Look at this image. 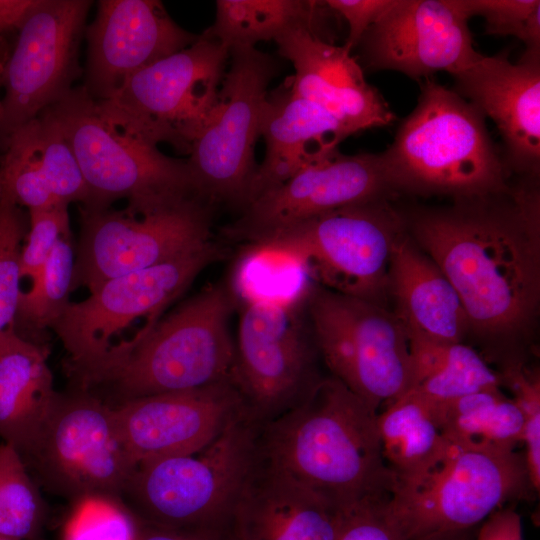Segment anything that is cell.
<instances>
[{
    "mask_svg": "<svg viewBox=\"0 0 540 540\" xmlns=\"http://www.w3.org/2000/svg\"><path fill=\"white\" fill-rule=\"evenodd\" d=\"M382 455L397 484L420 479L453 450L428 404L407 391L377 413Z\"/></svg>",
    "mask_w": 540,
    "mask_h": 540,
    "instance_id": "cell-28",
    "label": "cell"
},
{
    "mask_svg": "<svg viewBox=\"0 0 540 540\" xmlns=\"http://www.w3.org/2000/svg\"><path fill=\"white\" fill-rule=\"evenodd\" d=\"M388 293L406 333L441 342H463L470 324L444 273L409 236L396 241L388 272Z\"/></svg>",
    "mask_w": 540,
    "mask_h": 540,
    "instance_id": "cell-26",
    "label": "cell"
},
{
    "mask_svg": "<svg viewBox=\"0 0 540 540\" xmlns=\"http://www.w3.org/2000/svg\"><path fill=\"white\" fill-rule=\"evenodd\" d=\"M86 92L111 97L133 74L196 41L157 0H101L86 26Z\"/></svg>",
    "mask_w": 540,
    "mask_h": 540,
    "instance_id": "cell-20",
    "label": "cell"
},
{
    "mask_svg": "<svg viewBox=\"0 0 540 540\" xmlns=\"http://www.w3.org/2000/svg\"><path fill=\"white\" fill-rule=\"evenodd\" d=\"M348 511L260 457L232 510L227 534L231 540H337Z\"/></svg>",
    "mask_w": 540,
    "mask_h": 540,
    "instance_id": "cell-23",
    "label": "cell"
},
{
    "mask_svg": "<svg viewBox=\"0 0 540 540\" xmlns=\"http://www.w3.org/2000/svg\"><path fill=\"white\" fill-rule=\"evenodd\" d=\"M75 245L72 233L63 236L28 290H22L14 322L21 337L33 341L36 333L52 328L72 292ZM34 342V341H33Z\"/></svg>",
    "mask_w": 540,
    "mask_h": 540,
    "instance_id": "cell-32",
    "label": "cell"
},
{
    "mask_svg": "<svg viewBox=\"0 0 540 540\" xmlns=\"http://www.w3.org/2000/svg\"><path fill=\"white\" fill-rule=\"evenodd\" d=\"M534 492L523 453L454 449L420 479L396 485L389 507L407 540L478 528Z\"/></svg>",
    "mask_w": 540,
    "mask_h": 540,
    "instance_id": "cell-10",
    "label": "cell"
},
{
    "mask_svg": "<svg viewBox=\"0 0 540 540\" xmlns=\"http://www.w3.org/2000/svg\"><path fill=\"white\" fill-rule=\"evenodd\" d=\"M40 115L59 130L86 183L87 210L120 199L134 214H147L200 197L187 159L162 153L106 120L83 86L74 87Z\"/></svg>",
    "mask_w": 540,
    "mask_h": 540,
    "instance_id": "cell-6",
    "label": "cell"
},
{
    "mask_svg": "<svg viewBox=\"0 0 540 540\" xmlns=\"http://www.w3.org/2000/svg\"><path fill=\"white\" fill-rule=\"evenodd\" d=\"M476 529L444 533L423 540H474Z\"/></svg>",
    "mask_w": 540,
    "mask_h": 540,
    "instance_id": "cell-44",
    "label": "cell"
},
{
    "mask_svg": "<svg viewBox=\"0 0 540 540\" xmlns=\"http://www.w3.org/2000/svg\"><path fill=\"white\" fill-rule=\"evenodd\" d=\"M394 195L379 153L346 155L335 149L258 196L224 232L250 244L311 218Z\"/></svg>",
    "mask_w": 540,
    "mask_h": 540,
    "instance_id": "cell-17",
    "label": "cell"
},
{
    "mask_svg": "<svg viewBox=\"0 0 540 540\" xmlns=\"http://www.w3.org/2000/svg\"><path fill=\"white\" fill-rule=\"evenodd\" d=\"M0 540H11V539L0 536Z\"/></svg>",
    "mask_w": 540,
    "mask_h": 540,
    "instance_id": "cell-46",
    "label": "cell"
},
{
    "mask_svg": "<svg viewBox=\"0 0 540 540\" xmlns=\"http://www.w3.org/2000/svg\"><path fill=\"white\" fill-rule=\"evenodd\" d=\"M139 520L138 540H231L227 533L177 529Z\"/></svg>",
    "mask_w": 540,
    "mask_h": 540,
    "instance_id": "cell-42",
    "label": "cell"
},
{
    "mask_svg": "<svg viewBox=\"0 0 540 540\" xmlns=\"http://www.w3.org/2000/svg\"><path fill=\"white\" fill-rule=\"evenodd\" d=\"M260 136L265 140V158L258 165L247 205L307 164L338 149L350 134L327 111L293 94L287 86L268 93Z\"/></svg>",
    "mask_w": 540,
    "mask_h": 540,
    "instance_id": "cell-25",
    "label": "cell"
},
{
    "mask_svg": "<svg viewBox=\"0 0 540 540\" xmlns=\"http://www.w3.org/2000/svg\"><path fill=\"white\" fill-rule=\"evenodd\" d=\"M402 214L409 236L456 290L470 331L505 341L528 330L540 299V196L534 184Z\"/></svg>",
    "mask_w": 540,
    "mask_h": 540,
    "instance_id": "cell-1",
    "label": "cell"
},
{
    "mask_svg": "<svg viewBox=\"0 0 540 540\" xmlns=\"http://www.w3.org/2000/svg\"><path fill=\"white\" fill-rule=\"evenodd\" d=\"M235 304L230 285L208 286L142 335L67 374L74 387L93 395L101 391L111 407L233 380L229 319Z\"/></svg>",
    "mask_w": 540,
    "mask_h": 540,
    "instance_id": "cell-3",
    "label": "cell"
},
{
    "mask_svg": "<svg viewBox=\"0 0 540 540\" xmlns=\"http://www.w3.org/2000/svg\"><path fill=\"white\" fill-rule=\"evenodd\" d=\"M29 213L0 194V333L14 327L21 292V254Z\"/></svg>",
    "mask_w": 540,
    "mask_h": 540,
    "instance_id": "cell-35",
    "label": "cell"
},
{
    "mask_svg": "<svg viewBox=\"0 0 540 540\" xmlns=\"http://www.w3.org/2000/svg\"><path fill=\"white\" fill-rule=\"evenodd\" d=\"M394 0H326L325 4L348 25L345 48L352 51L368 29L392 6Z\"/></svg>",
    "mask_w": 540,
    "mask_h": 540,
    "instance_id": "cell-40",
    "label": "cell"
},
{
    "mask_svg": "<svg viewBox=\"0 0 540 540\" xmlns=\"http://www.w3.org/2000/svg\"><path fill=\"white\" fill-rule=\"evenodd\" d=\"M140 520L120 497L90 495L73 500L62 540H138Z\"/></svg>",
    "mask_w": 540,
    "mask_h": 540,
    "instance_id": "cell-34",
    "label": "cell"
},
{
    "mask_svg": "<svg viewBox=\"0 0 540 540\" xmlns=\"http://www.w3.org/2000/svg\"><path fill=\"white\" fill-rule=\"evenodd\" d=\"M89 0H37L6 61L0 147L16 128L67 95L79 78Z\"/></svg>",
    "mask_w": 540,
    "mask_h": 540,
    "instance_id": "cell-16",
    "label": "cell"
},
{
    "mask_svg": "<svg viewBox=\"0 0 540 540\" xmlns=\"http://www.w3.org/2000/svg\"><path fill=\"white\" fill-rule=\"evenodd\" d=\"M501 385L512 392V400L523 417L524 459L535 492L540 488V380L539 374L520 361H509L498 373Z\"/></svg>",
    "mask_w": 540,
    "mask_h": 540,
    "instance_id": "cell-36",
    "label": "cell"
},
{
    "mask_svg": "<svg viewBox=\"0 0 540 540\" xmlns=\"http://www.w3.org/2000/svg\"><path fill=\"white\" fill-rule=\"evenodd\" d=\"M411 385L429 403L448 402L469 394L501 390L499 374L463 342H441L407 334Z\"/></svg>",
    "mask_w": 540,
    "mask_h": 540,
    "instance_id": "cell-29",
    "label": "cell"
},
{
    "mask_svg": "<svg viewBox=\"0 0 540 540\" xmlns=\"http://www.w3.org/2000/svg\"><path fill=\"white\" fill-rule=\"evenodd\" d=\"M214 205L195 197L147 214L80 207L72 291L174 258L211 240Z\"/></svg>",
    "mask_w": 540,
    "mask_h": 540,
    "instance_id": "cell-14",
    "label": "cell"
},
{
    "mask_svg": "<svg viewBox=\"0 0 540 540\" xmlns=\"http://www.w3.org/2000/svg\"><path fill=\"white\" fill-rule=\"evenodd\" d=\"M24 461L40 483L72 501L90 495L123 499L137 466L119 432L114 408L76 387L58 392Z\"/></svg>",
    "mask_w": 540,
    "mask_h": 540,
    "instance_id": "cell-12",
    "label": "cell"
},
{
    "mask_svg": "<svg viewBox=\"0 0 540 540\" xmlns=\"http://www.w3.org/2000/svg\"><path fill=\"white\" fill-rule=\"evenodd\" d=\"M474 540H523L519 513L512 506L499 509L477 528Z\"/></svg>",
    "mask_w": 540,
    "mask_h": 540,
    "instance_id": "cell-41",
    "label": "cell"
},
{
    "mask_svg": "<svg viewBox=\"0 0 540 540\" xmlns=\"http://www.w3.org/2000/svg\"><path fill=\"white\" fill-rule=\"evenodd\" d=\"M425 402L454 449L510 452L523 443L522 413L501 390L477 392L443 403Z\"/></svg>",
    "mask_w": 540,
    "mask_h": 540,
    "instance_id": "cell-30",
    "label": "cell"
},
{
    "mask_svg": "<svg viewBox=\"0 0 540 540\" xmlns=\"http://www.w3.org/2000/svg\"><path fill=\"white\" fill-rule=\"evenodd\" d=\"M305 307L316 349L332 377L373 410L409 390V342L394 312L322 286L310 288Z\"/></svg>",
    "mask_w": 540,
    "mask_h": 540,
    "instance_id": "cell-9",
    "label": "cell"
},
{
    "mask_svg": "<svg viewBox=\"0 0 540 540\" xmlns=\"http://www.w3.org/2000/svg\"><path fill=\"white\" fill-rule=\"evenodd\" d=\"M228 59L227 47L203 32L130 76L108 99L94 100L106 120L130 135L189 154L215 109Z\"/></svg>",
    "mask_w": 540,
    "mask_h": 540,
    "instance_id": "cell-8",
    "label": "cell"
},
{
    "mask_svg": "<svg viewBox=\"0 0 540 540\" xmlns=\"http://www.w3.org/2000/svg\"><path fill=\"white\" fill-rule=\"evenodd\" d=\"M468 16L485 21V33L514 36L525 45V52L540 54L539 0H461Z\"/></svg>",
    "mask_w": 540,
    "mask_h": 540,
    "instance_id": "cell-37",
    "label": "cell"
},
{
    "mask_svg": "<svg viewBox=\"0 0 540 540\" xmlns=\"http://www.w3.org/2000/svg\"><path fill=\"white\" fill-rule=\"evenodd\" d=\"M220 255L210 240L167 261L107 280L86 299L70 302L52 326L68 353L66 369L99 359L139 320L152 327Z\"/></svg>",
    "mask_w": 540,
    "mask_h": 540,
    "instance_id": "cell-13",
    "label": "cell"
},
{
    "mask_svg": "<svg viewBox=\"0 0 540 540\" xmlns=\"http://www.w3.org/2000/svg\"><path fill=\"white\" fill-rule=\"evenodd\" d=\"M46 507L21 454L0 443V536L42 540Z\"/></svg>",
    "mask_w": 540,
    "mask_h": 540,
    "instance_id": "cell-33",
    "label": "cell"
},
{
    "mask_svg": "<svg viewBox=\"0 0 540 540\" xmlns=\"http://www.w3.org/2000/svg\"><path fill=\"white\" fill-rule=\"evenodd\" d=\"M37 0H0V38L17 33Z\"/></svg>",
    "mask_w": 540,
    "mask_h": 540,
    "instance_id": "cell-43",
    "label": "cell"
},
{
    "mask_svg": "<svg viewBox=\"0 0 540 540\" xmlns=\"http://www.w3.org/2000/svg\"><path fill=\"white\" fill-rule=\"evenodd\" d=\"M389 500H367L349 509L337 540H407Z\"/></svg>",
    "mask_w": 540,
    "mask_h": 540,
    "instance_id": "cell-39",
    "label": "cell"
},
{
    "mask_svg": "<svg viewBox=\"0 0 540 540\" xmlns=\"http://www.w3.org/2000/svg\"><path fill=\"white\" fill-rule=\"evenodd\" d=\"M67 204L29 210V229L21 254V281L36 279L58 241L71 233Z\"/></svg>",
    "mask_w": 540,
    "mask_h": 540,
    "instance_id": "cell-38",
    "label": "cell"
},
{
    "mask_svg": "<svg viewBox=\"0 0 540 540\" xmlns=\"http://www.w3.org/2000/svg\"><path fill=\"white\" fill-rule=\"evenodd\" d=\"M113 408L123 442L136 465L197 452L247 410L232 379L141 397Z\"/></svg>",
    "mask_w": 540,
    "mask_h": 540,
    "instance_id": "cell-19",
    "label": "cell"
},
{
    "mask_svg": "<svg viewBox=\"0 0 540 540\" xmlns=\"http://www.w3.org/2000/svg\"><path fill=\"white\" fill-rule=\"evenodd\" d=\"M229 60L215 109L194 139L187 161L202 198L242 211L258 168L255 145L278 64L256 47L232 48Z\"/></svg>",
    "mask_w": 540,
    "mask_h": 540,
    "instance_id": "cell-11",
    "label": "cell"
},
{
    "mask_svg": "<svg viewBox=\"0 0 540 540\" xmlns=\"http://www.w3.org/2000/svg\"><path fill=\"white\" fill-rule=\"evenodd\" d=\"M453 89L490 118L504 143L510 172L535 179L540 171V54L481 55L453 75Z\"/></svg>",
    "mask_w": 540,
    "mask_h": 540,
    "instance_id": "cell-21",
    "label": "cell"
},
{
    "mask_svg": "<svg viewBox=\"0 0 540 540\" xmlns=\"http://www.w3.org/2000/svg\"><path fill=\"white\" fill-rule=\"evenodd\" d=\"M307 294L243 305L233 382L260 424L295 406L320 379L302 318Z\"/></svg>",
    "mask_w": 540,
    "mask_h": 540,
    "instance_id": "cell-15",
    "label": "cell"
},
{
    "mask_svg": "<svg viewBox=\"0 0 540 540\" xmlns=\"http://www.w3.org/2000/svg\"><path fill=\"white\" fill-rule=\"evenodd\" d=\"M275 42L280 56L294 68L291 92L323 108L350 135L395 121L389 104L366 81L361 66L344 45L332 44L302 28L287 31Z\"/></svg>",
    "mask_w": 540,
    "mask_h": 540,
    "instance_id": "cell-22",
    "label": "cell"
},
{
    "mask_svg": "<svg viewBox=\"0 0 540 540\" xmlns=\"http://www.w3.org/2000/svg\"><path fill=\"white\" fill-rule=\"evenodd\" d=\"M48 347L0 333V437L25 459L35 446L58 392L48 366Z\"/></svg>",
    "mask_w": 540,
    "mask_h": 540,
    "instance_id": "cell-27",
    "label": "cell"
},
{
    "mask_svg": "<svg viewBox=\"0 0 540 540\" xmlns=\"http://www.w3.org/2000/svg\"><path fill=\"white\" fill-rule=\"evenodd\" d=\"M391 190L453 199L507 189L510 170L484 115L453 89L427 78L413 111L379 153Z\"/></svg>",
    "mask_w": 540,
    "mask_h": 540,
    "instance_id": "cell-4",
    "label": "cell"
},
{
    "mask_svg": "<svg viewBox=\"0 0 540 540\" xmlns=\"http://www.w3.org/2000/svg\"><path fill=\"white\" fill-rule=\"evenodd\" d=\"M1 149V148H0Z\"/></svg>",
    "mask_w": 540,
    "mask_h": 540,
    "instance_id": "cell-47",
    "label": "cell"
},
{
    "mask_svg": "<svg viewBox=\"0 0 540 540\" xmlns=\"http://www.w3.org/2000/svg\"><path fill=\"white\" fill-rule=\"evenodd\" d=\"M461 0H394L358 46L366 66L413 79L452 76L482 54L474 47Z\"/></svg>",
    "mask_w": 540,
    "mask_h": 540,
    "instance_id": "cell-18",
    "label": "cell"
},
{
    "mask_svg": "<svg viewBox=\"0 0 540 540\" xmlns=\"http://www.w3.org/2000/svg\"><path fill=\"white\" fill-rule=\"evenodd\" d=\"M11 46L8 44L6 38H0V90L2 89V77L3 71L8 59Z\"/></svg>",
    "mask_w": 540,
    "mask_h": 540,
    "instance_id": "cell-45",
    "label": "cell"
},
{
    "mask_svg": "<svg viewBox=\"0 0 540 540\" xmlns=\"http://www.w3.org/2000/svg\"><path fill=\"white\" fill-rule=\"evenodd\" d=\"M0 194L27 211L78 202L89 193L72 150L43 115L13 130L3 141Z\"/></svg>",
    "mask_w": 540,
    "mask_h": 540,
    "instance_id": "cell-24",
    "label": "cell"
},
{
    "mask_svg": "<svg viewBox=\"0 0 540 540\" xmlns=\"http://www.w3.org/2000/svg\"><path fill=\"white\" fill-rule=\"evenodd\" d=\"M377 413L334 377L261 424V458L342 509L390 498L397 479L382 455Z\"/></svg>",
    "mask_w": 540,
    "mask_h": 540,
    "instance_id": "cell-2",
    "label": "cell"
},
{
    "mask_svg": "<svg viewBox=\"0 0 540 540\" xmlns=\"http://www.w3.org/2000/svg\"><path fill=\"white\" fill-rule=\"evenodd\" d=\"M260 426L246 410L197 452L139 463L123 499L149 523L227 533L232 510L260 461Z\"/></svg>",
    "mask_w": 540,
    "mask_h": 540,
    "instance_id": "cell-5",
    "label": "cell"
},
{
    "mask_svg": "<svg viewBox=\"0 0 540 540\" xmlns=\"http://www.w3.org/2000/svg\"><path fill=\"white\" fill-rule=\"evenodd\" d=\"M328 9L325 1L217 0L214 23L204 33L228 50L275 41L292 29L321 36L319 27Z\"/></svg>",
    "mask_w": 540,
    "mask_h": 540,
    "instance_id": "cell-31",
    "label": "cell"
},
{
    "mask_svg": "<svg viewBox=\"0 0 540 540\" xmlns=\"http://www.w3.org/2000/svg\"><path fill=\"white\" fill-rule=\"evenodd\" d=\"M403 214L381 198L338 209L247 245L300 262L322 287L383 306Z\"/></svg>",
    "mask_w": 540,
    "mask_h": 540,
    "instance_id": "cell-7",
    "label": "cell"
}]
</instances>
